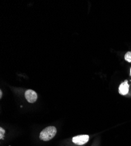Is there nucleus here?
I'll return each instance as SVG.
<instances>
[{
	"instance_id": "f257e3e1",
	"label": "nucleus",
	"mask_w": 131,
	"mask_h": 146,
	"mask_svg": "<svg viewBox=\"0 0 131 146\" xmlns=\"http://www.w3.org/2000/svg\"><path fill=\"white\" fill-rule=\"evenodd\" d=\"M56 133V129L54 126H49L45 128L40 135V139L44 141H48L54 137Z\"/></svg>"
},
{
	"instance_id": "f03ea898",
	"label": "nucleus",
	"mask_w": 131,
	"mask_h": 146,
	"mask_svg": "<svg viewBox=\"0 0 131 146\" xmlns=\"http://www.w3.org/2000/svg\"><path fill=\"white\" fill-rule=\"evenodd\" d=\"M25 97L27 101L30 103H34L37 101L38 96L37 93L32 90L26 91L25 93Z\"/></svg>"
},
{
	"instance_id": "7ed1b4c3",
	"label": "nucleus",
	"mask_w": 131,
	"mask_h": 146,
	"mask_svg": "<svg viewBox=\"0 0 131 146\" xmlns=\"http://www.w3.org/2000/svg\"><path fill=\"white\" fill-rule=\"evenodd\" d=\"M89 140V136L79 135L73 138V141L77 145H83L87 143Z\"/></svg>"
},
{
	"instance_id": "20e7f679",
	"label": "nucleus",
	"mask_w": 131,
	"mask_h": 146,
	"mask_svg": "<svg viewBox=\"0 0 131 146\" xmlns=\"http://www.w3.org/2000/svg\"><path fill=\"white\" fill-rule=\"evenodd\" d=\"M129 88V86L128 84V81H125L120 85V87H119V92L122 95H125L128 93Z\"/></svg>"
},
{
	"instance_id": "39448f33",
	"label": "nucleus",
	"mask_w": 131,
	"mask_h": 146,
	"mask_svg": "<svg viewBox=\"0 0 131 146\" xmlns=\"http://www.w3.org/2000/svg\"><path fill=\"white\" fill-rule=\"evenodd\" d=\"M125 59L128 62L131 63V52H128L125 55Z\"/></svg>"
},
{
	"instance_id": "423d86ee",
	"label": "nucleus",
	"mask_w": 131,
	"mask_h": 146,
	"mask_svg": "<svg viewBox=\"0 0 131 146\" xmlns=\"http://www.w3.org/2000/svg\"><path fill=\"white\" fill-rule=\"evenodd\" d=\"M4 133H5V130L2 127H0V139H4Z\"/></svg>"
},
{
	"instance_id": "0eeeda50",
	"label": "nucleus",
	"mask_w": 131,
	"mask_h": 146,
	"mask_svg": "<svg viewBox=\"0 0 131 146\" xmlns=\"http://www.w3.org/2000/svg\"><path fill=\"white\" fill-rule=\"evenodd\" d=\"M1 97H2V91H0V98H1Z\"/></svg>"
},
{
	"instance_id": "6e6552de",
	"label": "nucleus",
	"mask_w": 131,
	"mask_h": 146,
	"mask_svg": "<svg viewBox=\"0 0 131 146\" xmlns=\"http://www.w3.org/2000/svg\"><path fill=\"white\" fill-rule=\"evenodd\" d=\"M130 74H131V68H130Z\"/></svg>"
}]
</instances>
